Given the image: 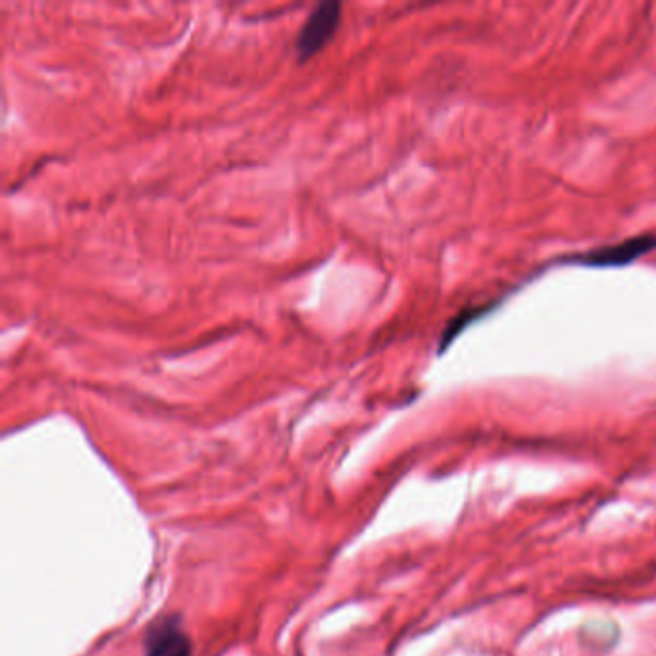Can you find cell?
<instances>
[{"label":"cell","instance_id":"6da1fadb","mask_svg":"<svg viewBox=\"0 0 656 656\" xmlns=\"http://www.w3.org/2000/svg\"><path fill=\"white\" fill-rule=\"evenodd\" d=\"M342 2H324L310 12L305 26L300 27L297 39V54L300 62L312 59L332 41L342 22Z\"/></svg>","mask_w":656,"mask_h":656},{"label":"cell","instance_id":"7a4b0ae2","mask_svg":"<svg viewBox=\"0 0 656 656\" xmlns=\"http://www.w3.org/2000/svg\"><path fill=\"white\" fill-rule=\"evenodd\" d=\"M653 248H656L655 235H641V237L628 239L618 245L595 248L583 255L574 256L571 265L589 266V268L628 266L641 256L648 255Z\"/></svg>","mask_w":656,"mask_h":656},{"label":"cell","instance_id":"3957f363","mask_svg":"<svg viewBox=\"0 0 656 656\" xmlns=\"http://www.w3.org/2000/svg\"><path fill=\"white\" fill-rule=\"evenodd\" d=\"M193 647L183 623L176 618H160L145 635V656H191Z\"/></svg>","mask_w":656,"mask_h":656}]
</instances>
